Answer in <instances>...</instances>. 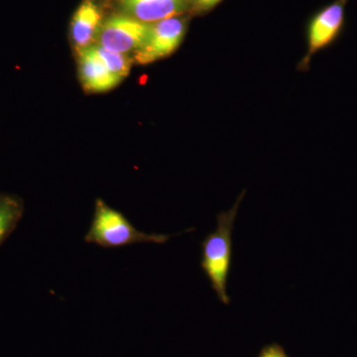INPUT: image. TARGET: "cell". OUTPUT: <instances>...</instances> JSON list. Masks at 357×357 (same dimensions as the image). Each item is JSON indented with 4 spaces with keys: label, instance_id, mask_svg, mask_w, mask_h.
<instances>
[{
    "label": "cell",
    "instance_id": "cell-1",
    "mask_svg": "<svg viewBox=\"0 0 357 357\" xmlns=\"http://www.w3.org/2000/svg\"><path fill=\"white\" fill-rule=\"evenodd\" d=\"M173 234H146L136 229L128 218L109 206L102 199H96L93 220L84 241L103 248H119L138 243H166Z\"/></svg>",
    "mask_w": 357,
    "mask_h": 357
},
{
    "label": "cell",
    "instance_id": "cell-6",
    "mask_svg": "<svg viewBox=\"0 0 357 357\" xmlns=\"http://www.w3.org/2000/svg\"><path fill=\"white\" fill-rule=\"evenodd\" d=\"M191 6V0H121L124 14L147 24L177 17Z\"/></svg>",
    "mask_w": 357,
    "mask_h": 357
},
{
    "label": "cell",
    "instance_id": "cell-8",
    "mask_svg": "<svg viewBox=\"0 0 357 357\" xmlns=\"http://www.w3.org/2000/svg\"><path fill=\"white\" fill-rule=\"evenodd\" d=\"M102 25V14L95 0H84L73 16L70 36L77 52L95 44Z\"/></svg>",
    "mask_w": 357,
    "mask_h": 357
},
{
    "label": "cell",
    "instance_id": "cell-10",
    "mask_svg": "<svg viewBox=\"0 0 357 357\" xmlns=\"http://www.w3.org/2000/svg\"><path fill=\"white\" fill-rule=\"evenodd\" d=\"M93 48L98 54V57L102 59V62L109 68L110 72L114 73L115 76L121 77V79L128 76L134 61L132 58L129 57L128 54L107 50L98 44H93Z\"/></svg>",
    "mask_w": 357,
    "mask_h": 357
},
{
    "label": "cell",
    "instance_id": "cell-5",
    "mask_svg": "<svg viewBox=\"0 0 357 357\" xmlns=\"http://www.w3.org/2000/svg\"><path fill=\"white\" fill-rule=\"evenodd\" d=\"M347 1L349 0H335L314 16L307 32V59L335 43L340 36L344 29Z\"/></svg>",
    "mask_w": 357,
    "mask_h": 357
},
{
    "label": "cell",
    "instance_id": "cell-7",
    "mask_svg": "<svg viewBox=\"0 0 357 357\" xmlns=\"http://www.w3.org/2000/svg\"><path fill=\"white\" fill-rule=\"evenodd\" d=\"M79 55V77L89 93H105L115 88L122 79L110 72L109 68L98 57L93 46L77 52Z\"/></svg>",
    "mask_w": 357,
    "mask_h": 357
},
{
    "label": "cell",
    "instance_id": "cell-4",
    "mask_svg": "<svg viewBox=\"0 0 357 357\" xmlns=\"http://www.w3.org/2000/svg\"><path fill=\"white\" fill-rule=\"evenodd\" d=\"M187 30L184 18L172 17L150 24L144 46L134 53L133 61L140 65L150 64L171 55L182 43Z\"/></svg>",
    "mask_w": 357,
    "mask_h": 357
},
{
    "label": "cell",
    "instance_id": "cell-11",
    "mask_svg": "<svg viewBox=\"0 0 357 357\" xmlns=\"http://www.w3.org/2000/svg\"><path fill=\"white\" fill-rule=\"evenodd\" d=\"M259 357H288L278 344H270L263 349Z\"/></svg>",
    "mask_w": 357,
    "mask_h": 357
},
{
    "label": "cell",
    "instance_id": "cell-3",
    "mask_svg": "<svg viewBox=\"0 0 357 357\" xmlns=\"http://www.w3.org/2000/svg\"><path fill=\"white\" fill-rule=\"evenodd\" d=\"M149 30L150 24L147 23L126 14H115L102 22L98 44L116 53H135L144 46Z\"/></svg>",
    "mask_w": 357,
    "mask_h": 357
},
{
    "label": "cell",
    "instance_id": "cell-2",
    "mask_svg": "<svg viewBox=\"0 0 357 357\" xmlns=\"http://www.w3.org/2000/svg\"><path fill=\"white\" fill-rule=\"evenodd\" d=\"M239 202L227 213L218 215V225L202 243V261L204 274L222 304L229 305L227 286L232 260V231Z\"/></svg>",
    "mask_w": 357,
    "mask_h": 357
},
{
    "label": "cell",
    "instance_id": "cell-12",
    "mask_svg": "<svg viewBox=\"0 0 357 357\" xmlns=\"http://www.w3.org/2000/svg\"><path fill=\"white\" fill-rule=\"evenodd\" d=\"M220 1V0H191V3L194 4L197 8L206 10V9L217 6Z\"/></svg>",
    "mask_w": 357,
    "mask_h": 357
},
{
    "label": "cell",
    "instance_id": "cell-9",
    "mask_svg": "<svg viewBox=\"0 0 357 357\" xmlns=\"http://www.w3.org/2000/svg\"><path fill=\"white\" fill-rule=\"evenodd\" d=\"M23 206L20 199L0 196V244L13 231L22 217Z\"/></svg>",
    "mask_w": 357,
    "mask_h": 357
}]
</instances>
